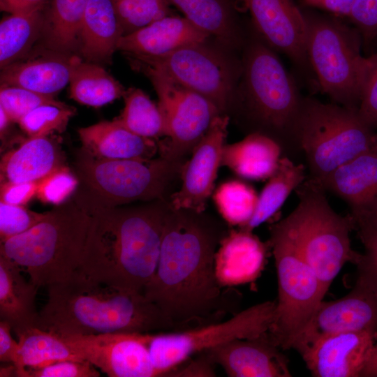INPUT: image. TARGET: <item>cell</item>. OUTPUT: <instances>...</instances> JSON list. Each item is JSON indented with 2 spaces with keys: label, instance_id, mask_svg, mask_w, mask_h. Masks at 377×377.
Listing matches in <instances>:
<instances>
[{
  "label": "cell",
  "instance_id": "cell-1",
  "mask_svg": "<svg viewBox=\"0 0 377 377\" xmlns=\"http://www.w3.org/2000/svg\"><path fill=\"white\" fill-rule=\"evenodd\" d=\"M228 231L205 212L170 207L158 265L143 294L176 331L220 322L239 312V293L222 287L215 272V255Z\"/></svg>",
  "mask_w": 377,
  "mask_h": 377
},
{
  "label": "cell",
  "instance_id": "cell-2",
  "mask_svg": "<svg viewBox=\"0 0 377 377\" xmlns=\"http://www.w3.org/2000/svg\"><path fill=\"white\" fill-rule=\"evenodd\" d=\"M169 201L87 211L89 221L79 272L95 281L143 293L158 262Z\"/></svg>",
  "mask_w": 377,
  "mask_h": 377
},
{
  "label": "cell",
  "instance_id": "cell-3",
  "mask_svg": "<svg viewBox=\"0 0 377 377\" xmlns=\"http://www.w3.org/2000/svg\"><path fill=\"white\" fill-rule=\"evenodd\" d=\"M35 327L61 335L174 332L172 324L142 293L91 279L79 271L47 287Z\"/></svg>",
  "mask_w": 377,
  "mask_h": 377
},
{
  "label": "cell",
  "instance_id": "cell-4",
  "mask_svg": "<svg viewBox=\"0 0 377 377\" xmlns=\"http://www.w3.org/2000/svg\"><path fill=\"white\" fill-rule=\"evenodd\" d=\"M89 215L71 197L29 230L0 243V255L38 288L64 281L80 267Z\"/></svg>",
  "mask_w": 377,
  "mask_h": 377
},
{
  "label": "cell",
  "instance_id": "cell-5",
  "mask_svg": "<svg viewBox=\"0 0 377 377\" xmlns=\"http://www.w3.org/2000/svg\"><path fill=\"white\" fill-rule=\"evenodd\" d=\"M184 163L161 156L148 160L105 158L82 147L73 161L78 185L71 198L86 212L165 199Z\"/></svg>",
  "mask_w": 377,
  "mask_h": 377
},
{
  "label": "cell",
  "instance_id": "cell-6",
  "mask_svg": "<svg viewBox=\"0 0 377 377\" xmlns=\"http://www.w3.org/2000/svg\"><path fill=\"white\" fill-rule=\"evenodd\" d=\"M325 191L319 183L305 179L297 189V206L282 220L327 293L343 266L347 263L356 265L363 254L351 246L353 218L335 212Z\"/></svg>",
  "mask_w": 377,
  "mask_h": 377
},
{
  "label": "cell",
  "instance_id": "cell-7",
  "mask_svg": "<svg viewBox=\"0 0 377 377\" xmlns=\"http://www.w3.org/2000/svg\"><path fill=\"white\" fill-rule=\"evenodd\" d=\"M375 133L358 108L303 98L294 139L306 156L309 178L321 184L338 167L372 150Z\"/></svg>",
  "mask_w": 377,
  "mask_h": 377
},
{
  "label": "cell",
  "instance_id": "cell-8",
  "mask_svg": "<svg viewBox=\"0 0 377 377\" xmlns=\"http://www.w3.org/2000/svg\"><path fill=\"white\" fill-rule=\"evenodd\" d=\"M239 85L249 117L280 144L295 145L294 128L302 97L279 58L263 40L246 46Z\"/></svg>",
  "mask_w": 377,
  "mask_h": 377
},
{
  "label": "cell",
  "instance_id": "cell-9",
  "mask_svg": "<svg viewBox=\"0 0 377 377\" xmlns=\"http://www.w3.org/2000/svg\"><path fill=\"white\" fill-rule=\"evenodd\" d=\"M269 246L278 281L275 316L269 331L282 350L293 343L313 318L326 293L283 220L269 227Z\"/></svg>",
  "mask_w": 377,
  "mask_h": 377
},
{
  "label": "cell",
  "instance_id": "cell-10",
  "mask_svg": "<svg viewBox=\"0 0 377 377\" xmlns=\"http://www.w3.org/2000/svg\"><path fill=\"white\" fill-rule=\"evenodd\" d=\"M304 15L307 59L323 91L337 104L358 108L367 64L360 33L334 17Z\"/></svg>",
  "mask_w": 377,
  "mask_h": 377
},
{
  "label": "cell",
  "instance_id": "cell-11",
  "mask_svg": "<svg viewBox=\"0 0 377 377\" xmlns=\"http://www.w3.org/2000/svg\"><path fill=\"white\" fill-rule=\"evenodd\" d=\"M276 301H266L239 311L226 320L174 332L149 333L151 362L161 376L176 377V368L193 355L237 339L269 332Z\"/></svg>",
  "mask_w": 377,
  "mask_h": 377
},
{
  "label": "cell",
  "instance_id": "cell-12",
  "mask_svg": "<svg viewBox=\"0 0 377 377\" xmlns=\"http://www.w3.org/2000/svg\"><path fill=\"white\" fill-rule=\"evenodd\" d=\"M207 42L156 57H132L135 68L160 72L179 84L207 98L222 113L230 103L242 74V63Z\"/></svg>",
  "mask_w": 377,
  "mask_h": 377
},
{
  "label": "cell",
  "instance_id": "cell-13",
  "mask_svg": "<svg viewBox=\"0 0 377 377\" xmlns=\"http://www.w3.org/2000/svg\"><path fill=\"white\" fill-rule=\"evenodd\" d=\"M142 71L151 80L158 98L165 125V137L157 140L159 156L182 161L221 112L204 96L187 89L163 73L147 67Z\"/></svg>",
  "mask_w": 377,
  "mask_h": 377
},
{
  "label": "cell",
  "instance_id": "cell-14",
  "mask_svg": "<svg viewBox=\"0 0 377 377\" xmlns=\"http://www.w3.org/2000/svg\"><path fill=\"white\" fill-rule=\"evenodd\" d=\"M356 266L357 279L351 291L337 300H323L292 348L298 351L315 339L331 334L377 332V267L364 253Z\"/></svg>",
  "mask_w": 377,
  "mask_h": 377
},
{
  "label": "cell",
  "instance_id": "cell-15",
  "mask_svg": "<svg viewBox=\"0 0 377 377\" xmlns=\"http://www.w3.org/2000/svg\"><path fill=\"white\" fill-rule=\"evenodd\" d=\"M61 336L80 357L110 377H161L150 358L149 333Z\"/></svg>",
  "mask_w": 377,
  "mask_h": 377
},
{
  "label": "cell",
  "instance_id": "cell-16",
  "mask_svg": "<svg viewBox=\"0 0 377 377\" xmlns=\"http://www.w3.org/2000/svg\"><path fill=\"white\" fill-rule=\"evenodd\" d=\"M229 117L219 114L184 162L180 188L170 195L174 209L203 212L214 191V182L221 163L222 150L228 134Z\"/></svg>",
  "mask_w": 377,
  "mask_h": 377
},
{
  "label": "cell",
  "instance_id": "cell-17",
  "mask_svg": "<svg viewBox=\"0 0 377 377\" xmlns=\"http://www.w3.org/2000/svg\"><path fill=\"white\" fill-rule=\"evenodd\" d=\"M377 332H347L320 337L297 352L311 376L360 377L371 355Z\"/></svg>",
  "mask_w": 377,
  "mask_h": 377
},
{
  "label": "cell",
  "instance_id": "cell-18",
  "mask_svg": "<svg viewBox=\"0 0 377 377\" xmlns=\"http://www.w3.org/2000/svg\"><path fill=\"white\" fill-rule=\"evenodd\" d=\"M262 39L300 66L309 64L304 13L293 0H241Z\"/></svg>",
  "mask_w": 377,
  "mask_h": 377
},
{
  "label": "cell",
  "instance_id": "cell-19",
  "mask_svg": "<svg viewBox=\"0 0 377 377\" xmlns=\"http://www.w3.org/2000/svg\"><path fill=\"white\" fill-rule=\"evenodd\" d=\"M269 332L237 339L205 353L230 377H290L286 357Z\"/></svg>",
  "mask_w": 377,
  "mask_h": 377
},
{
  "label": "cell",
  "instance_id": "cell-20",
  "mask_svg": "<svg viewBox=\"0 0 377 377\" xmlns=\"http://www.w3.org/2000/svg\"><path fill=\"white\" fill-rule=\"evenodd\" d=\"M211 37L184 17L167 15L124 35L117 46L128 57H156Z\"/></svg>",
  "mask_w": 377,
  "mask_h": 377
},
{
  "label": "cell",
  "instance_id": "cell-21",
  "mask_svg": "<svg viewBox=\"0 0 377 377\" xmlns=\"http://www.w3.org/2000/svg\"><path fill=\"white\" fill-rule=\"evenodd\" d=\"M267 245L252 231L230 230L215 255V272L220 285L231 288L256 280L266 260Z\"/></svg>",
  "mask_w": 377,
  "mask_h": 377
},
{
  "label": "cell",
  "instance_id": "cell-22",
  "mask_svg": "<svg viewBox=\"0 0 377 377\" xmlns=\"http://www.w3.org/2000/svg\"><path fill=\"white\" fill-rule=\"evenodd\" d=\"M73 57L44 48L42 54L1 68V85L54 96L69 83Z\"/></svg>",
  "mask_w": 377,
  "mask_h": 377
},
{
  "label": "cell",
  "instance_id": "cell-23",
  "mask_svg": "<svg viewBox=\"0 0 377 377\" xmlns=\"http://www.w3.org/2000/svg\"><path fill=\"white\" fill-rule=\"evenodd\" d=\"M59 142L49 137L29 138L2 155L1 182H38L66 166Z\"/></svg>",
  "mask_w": 377,
  "mask_h": 377
},
{
  "label": "cell",
  "instance_id": "cell-24",
  "mask_svg": "<svg viewBox=\"0 0 377 377\" xmlns=\"http://www.w3.org/2000/svg\"><path fill=\"white\" fill-rule=\"evenodd\" d=\"M124 35L113 0H89L80 35L78 52L87 61L110 64Z\"/></svg>",
  "mask_w": 377,
  "mask_h": 377
},
{
  "label": "cell",
  "instance_id": "cell-25",
  "mask_svg": "<svg viewBox=\"0 0 377 377\" xmlns=\"http://www.w3.org/2000/svg\"><path fill=\"white\" fill-rule=\"evenodd\" d=\"M77 133L82 147L101 158L148 160L158 152L156 140L131 132L116 119L80 128Z\"/></svg>",
  "mask_w": 377,
  "mask_h": 377
},
{
  "label": "cell",
  "instance_id": "cell-26",
  "mask_svg": "<svg viewBox=\"0 0 377 377\" xmlns=\"http://www.w3.org/2000/svg\"><path fill=\"white\" fill-rule=\"evenodd\" d=\"M22 271L0 255V320L7 323L15 334L34 327L38 316L36 307L38 288L24 279Z\"/></svg>",
  "mask_w": 377,
  "mask_h": 377
},
{
  "label": "cell",
  "instance_id": "cell-27",
  "mask_svg": "<svg viewBox=\"0 0 377 377\" xmlns=\"http://www.w3.org/2000/svg\"><path fill=\"white\" fill-rule=\"evenodd\" d=\"M282 150L280 144L271 137L252 132L239 142L224 145L221 165L242 178L263 180L275 171Z\"/></svg>",
  "mask_w": 377,
  "mask_h": 377
},
{
  "label": "cell",
  "instance_id": "cell-28",
  "mask_svg": "<svg viewBox=\"0 0 377 377\" xmlns=\"http://www.w3.org/2000/svg\"><path fill=\"white\" fill-rule=\"evenodd\" d=\"M347 202L351 209L377 199V154L362 153L332 172L320 184Z\"/></svg>",
  "mask_w": 377,
  "mask_h": 377
},
{
  "label": "cell",
  "instance_id": "cell-29",
  "mask_svg": "<svg viewBox=\"0 0 377 377\" xmlns=\"http://www.w3.org/2000/svg\"><path fill=\"white\" fill-rule=\"evenodd\" d=\"M199 29L224 47L235 50L243 43L241 31L228 0H168Z\"/></svg>",
  "mask_w": 377,
  "mask_h": 377
},
{
  "label": "cell",
  "instance_id": "cell-30",
  "mask_svg": "<svg viewBox=\"0 0 377 377\" xmlns=\"http://www.w3.org/2000/svg\"><path fill=\"white\" fill-rule=\"evenodd\" d=\"M89 0H52L45 10L43 47L66 55L78 52L80 35Z\"/></svg>",
  "mask_w": 377,
  "mask_h": 377
},
{
  "label": "cell",
  "instance_id": "cell-31",
  "mask_svg": "<svg viewBox=\"0 0 377 377\" xmlns=\"http://www.w3.org/2000/svg\"><path fill=\"white\" fill-rule=\"evenodd\" d=\"M70 97L76 102L101 107L123 97L126 89L101 65L73 55L69 81Z\"/></svg>",
  "mask_w": 377,
  "mask_h": 377
},
{
  "label": "cell",
  "instance_id": "cell-32",
  "mask_svg": "<svg viewBox=\"0 0 377 377\" xmlns=\"http://www.w3.org/2000/svg\"><path fill=\"white\" fill-rule=\"evenodd\" d=\"M306 179L305 168L288 157H281L273 174L258 195L251 220L240 229L252 231L269 219L283 205L289 195Z\"/></svg>",
  "mask_w": 377,
  "mask_h": 377
},
{
  "label": "cell",
  "instance_id": "cell-33",
  "mask_svg": "<svg viewBox=\"0 0 377 377\" xmlns=\"http://www.w3.org/2000/svg\"><path fill=\"white\" fill-rule=\"evenodd\" d=\"M45 8L10 14L0 22V67L3 68L24 58L40 40Z\"/></svg>",
  "mask_w": 377,
  "mask_h": 377
},
{
  "label": "cell",
  "instance_id": "cell-34",
  "mask_svg": "<svg viewBox=\"0 0 377 377\" xmlns=\"http://www.w3.org/2000/svg\"><path fill=\"white\" fill-rule=\"evenodd\" d=\"M20 347L22 374L27 368L45 366L62 360H84L64 337L37 327L27 328L15 334Z\"/></svg>",
  "mask_w": 377,
  "mask_h": 377
},
{
  "label": "cell",
  "instance_id": "cell-35",
  "mask_svg": "<svg viewBox=\"0 0 377 377\" xmlns=\"http://www.w3.org/2000/svg\"><path fill=\"white\" fill-rule=\"evenodd\" d=\"M124 107L116 119L131 132L147 138L165 136L163 117L158 105L142 90L131 87L123 96Z\"/></svg>",
  "mask_w": 377,
  "mask_h": 377
},
{
  "label": "cell",
  "instance_id": "cell-36",
  "mask_svg": "<svg viewBox=\"0 0 377 377\" xmlns=\"http://www.w3.org/2000/svg\"><path fill=\"white\" fill-rule=\"evenodd\" d=\"M214 204L225 221L242 228L252 218L258 200L249 185L230 180L220 184L213 192Z\"/></svg>",
  "mask_w": 377,
  "mask_h": 377
},
{
  "label": "cell",
  "instance_id": "cell-37",
  "mask_svg": "<svg viewBox=\"0 0 377 377\" xmlns=\"http://www.w3.org/2000/svg\"><path fill=\"white\" fill-rule=\"evenodd\" d=\"M74 114V108L69 105H45L31 110L17 123L29 138L47 136L56 131H64Z\"/></svg>",
  "mask_w": 377,
  "mask_h": 377
},
{
  "label": "cell",
  "instance_id": "cell-38",
  "mask_svg": "<svg viewBox=\"0 0 377 377\" xmlns=\"http://www.w3.org/2000/svg\"><path fill=\"white\" fill-rule=\"evenodd\" d=\"M45 105L68 106L57 100L54 95L44 94L19 87L1 85L0 107L13 122L17 123L27 113Z\"/></svg>",
  "mask_w": 377,
  "mask_h": 377
},
{
  "label": "cell",
  "instance_id": "cell-39",
  "mask_svg": "<svg viewBox=\"0 0 377 377\" xmlns=\"http://www.w3.org/2000/svg\"><path fill=\"white\" fill-rule=\"evenodd\" d=\"M168 0H124L116 6L124 35L170 15Z\"/></svg>",
  "mask_w": 377,
  "mask_h": 377
},
{
  "label": "cell",
  "instance_id": "cell-40",
  "mask_svg": "<svg viewBox=\"0 0 377 377\" xmlns=\"http://www.w3.org/2000/svg\"><path fill=\"white\" fill-rule=\"evenodd\" d=\"M45 216L46 212H36L23 205L0 201V243L29 230Z\"/></svg>",
  "mask_w": 377,
  "mask_h": 377
},
{
  "label": "cell",
  "instance_id": "cell-41",
  "mask_svg": "<svg viewBox=\"0 0 377 377\" xmlns=\"http://www.w3.org/2000/svg\"><path fill=\"white\" fill-rule=\"evenodd\" d=\"M77 185L73 171L64 166L38 182L36 196L43 202L57 205L71 198Z\"/></svg>",
  "mask_w": 377,
  "mask_h": 377
},
{
  "label": "cell",
  "instance_id": "cell-42",
  "mask_svg": "<svg viewBox=\"0 0 377 377\" xmlns=\"http://www.w3.org/2000/svg\"><path fill=\"white\" fill-rule=\"evenodd\" d=\"M358 111L370 126L377 128V52L367 57Z\"/></svg>",
  "mask_w": 377,
  "mask_h": 377
},
{
  "label": "cell",
  "instance_id": "cell-43",
  "mask_svg": "<svg viewBox=\"0 0 377 377\" xmlns=\"http://www.w3.org/2000/svg\"><path fill=\"white\" fill-rule=\"evenodd\" d=\"M86 360H62L45 366L27 368L21 377H98L100 372Z\"/></svg>",
  "mask_w": 377,
  "mask_h": 377
},
{
  "label": "cell",
  "instance_id": "cell-44",
  "mask_svg": "<svg viewBox=\"0 0 377 377\" xmlns=\"http://www.w3.org/2000/svg\"><path fill=\"white\" fill-rule=\"evenodd\" d=\"M348 17L362 43L368 45L377 37V0H354Z\"/></svg>",
  "mask_w": 377,
  "mask_h": 377
},
{
  "label": "cell",
  "instance_id": "cell-45",
  "mask_svg": "<svg viewBox=\"0 0 377 377\" xmlns=\"http://www.w3.org/2000/svg\"><path fill=\"white\" fill-rule=\"evenodd\" d=\"M38 182H1L0 199L1 202L13 205H24L36 195Z\"/></svg>",
  "mask_w": 377,
  "mask_h": 377
},
{
  "label": "cell",
  "instance_id": "cell-46",
  "mask_svg": "<svg viewBox=\"0 0 377 377\" xmlns=\"http://www.w3.org/2000/svg\"><path fill=\"white\" fill-rule=\"evenodd\" d=\"M12 332L7 323L0 320V362L15 365L20 377L22 372L20 347L18 341L13 338Z\"/></svg>",
  "mask_w": 377,
  "mask_h": 377
},
{
  "label": "cell",
  "instance_id": "cell-47",
  "mask_svg": "<svg viewBox=\"0 0 377 377\" xmlns=\"http://www.w3.org/2000/svg\"><path fill=\"white\" fill-rule=\"evenodd\" d=\"M47 0H0L1 11L9 14L34 12L46 8Z\"/></svg>",
  "mask_w": 377,
  "mask_h": 377
},
{
  "label": "cell",
  "instance_id": "cell-48",
  "mask_svg": "<svg viewBox=\"0 0 377 377\" xmlns=\"http://www.w3.org/2000/svg\"><path fill=\"white\" fill-rule=\"evenodd\" d=\"M302 1L308 6L348 17L354 0H302Z\"/></svg>",
  "mask_w": 377,
  "mask_h": 377
},
{
  "label": "cell",
  "instance_id": "cell-49",
  "mask_svg": "<svg viewBox=\"0 0 377 377\" xmlns=\"http://www.w3.org/2000/svg\"><path fill=\"white\" fill-rule=\"evenodd\" d=\"M355 230L364 246V256L377 267V230L364 226H357Z\"/></svg>",
  "mask_w": 377,
  "mask_h": 377
},
{
  "label": "cell",
  "instance_id": "cell-50",
  "mask_svg": "<svg viewBox=\"0 0 377 377\" xmlns=\"http://www.w3.org/2000/svg\"><path fill=\"white\" fill-rule=\"evenodd\" d=\"M357 226H364L377 230V199L370 204L351 209L350 214Z\"/></svg>",
  "mask_w": 377,
  "mask_h": 377
},
{
  "label": "cell",
  "instance_id": "cell-51",
  "mask_svg": "<svg viewBox=\"0 0 377 377\" xmlns=\"http://www.w3.org/2000/svg\"><path fill=\"white\" fill-rule=\"evenodd\" d=\"M361 377H377V343H376L369 360Z\"/></svg>",
  "mask_w": 377,
  "mask_h": 377
},
{
  "label": "cell",
  "instance_id": "cell-52",
  "mask_svg": "<svg viewBox=\"0 0 377 377\" xmlns=\"http://www.w3.org/2000/svg\"><path fill=\"white\" fill-rule=\"evenodd\" d=\"M13 122L9 117L6 111L0 107V134L1 139H4V137L8 131V128L10 124Z\"/></svg>",
  "mask_w": 377,
  "mask_h": 377
},
{
  "label": "cell",
  "instance_id": "cell-53",
  "mask_svg": "<svg viewBox=\"0 0 377 377\" xmlns=\"http://www.w3.org/2000/svg\"><path fill=\"white\" fill-rule=\"evenodd\" d=\"M0 376H17V369L15 365L12 364H7L6 366L1 367Z\"/></svg>",
  "mask_w": 377,
  "mask_h": 377
},
{
  "label": "cell",
  "instance_id": "cell-54",
  "mask_svg": "<svg viewBox=\"0 0 377 377\" xmlns=\"http://www.w3.org/2000/svg\"><path fill=\"white\" fill-rule=\"evenodd\" d=\"M372 151H374L377 154V132H376V133H375Z\"/></svg>",
  "mask_w": 377,
  "mask_h": 377
}]
</instances>
